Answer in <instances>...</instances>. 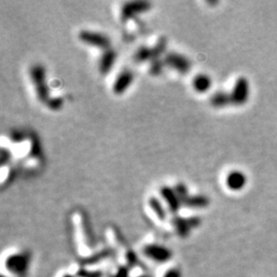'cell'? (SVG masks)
Instances as JSON below:
<instances>
[{"label": "cell", "instance_id": "cell-7", "mask_svg": "<svg viewBox=\"0 0 277 277\" xmlns=\"http://www.w3.org/2000/svg\"><path fill=\"white\" fill-rule=\"evenodd\" d=\"M160 196L164 201V205L171 212L176 213L180 209L182 201L174 188L162 187L160 190Z\"/></svg>", "mask_w": 277, "mask_h": 277}, {"label": "cell", "instance_id": "cell-2", "mask_svg": "<svg viewBox=\"0 0 277 277\" xmlns=\"http://www.w3.org/2000/svg\"><path fill=\"white\" fill-rule=\"evenodd\" d=\"M29 76L34 88V93L38 101L46 103L49 99L47 87L45 84V70L42 65H33L30 68Z\"/></svg>", "mask_w": 277, "mask_h": 277}, {"label": "cell", "instance_id": "cell-1", "mask_svg": "<svg viewBox=\"0 0 277 277\" xmlns=\"http://www.w3.org/2000/svg\"><path fill=\"white\" fill-rule=\"evenodd\" d=\"M165 46V38L162 36H158L152 41L150 45H143L138 47L134 52L133 60L136 63H144L147 61H152L154 59H159V56L164 51Z\"/></svg>", "mask_w": 277, "mask_h": 277}, {"label": "cell", "instance_id": "cell-14", "mask_svg": "<svg viewBox=\"0 0 277 277\" xmlns=\"http://www.w3.org/2000/svg\"><path fill=\"white\" fill-rule=\"evenodd\" d=\"M47 105V107L50 109V110H53V111H58L60 110L62 107H63V104H64V101L62 98L60 97H54V98H50L47 100V102L45 103Z\"/></svg>", "mask_w": 277, "mask_h": 277}, {"label": "cell", "instance_id": "cell-11", "mask_svg": "<svg viewBox=\"0 0 277 277\" xmlns=\"http://www.w3.org/2000/svg\"><path fill=\"white\" fill-rule=\"evenodd\" d=\"M227 186L232 190H239L245 183L244 176L239 172H232L228 175L226 180Z\"/></svg>", "mask_w": 277, "mask_h": 277}, {"label": "cell", "instance_id": "cell-16", "mask_svg": "<svg viewBox=\"0 0 277 277\" xmlns=\"http://www.w3.org/2000/svg\"><path fill=\"white\" fill-rule=\"evenodd\" d=\"M13 174H14V171L11 167L3 165V169H2V183H3V185H5V183L8 182V180L11 181Z\"/></svg>", "mask_w": 277, "mask_h": 277}, {"label": "cell", "instance_id": "cell-13", "mask_svg": "<svg viewBox=\"0 0 277 277\" xmlns=\"http://www.w3.org/2000/svg\"><path fill=\"white\" fill-rule=\"evenodd\" d=\"M163 65H164V63L160 59H154V60L150 61L149 73L152 75H158L162 70Z\"/></svg>", "mask_w": 277, "mask_h": 277}, {"label": "cell", "instance_id": "cell-3", "mask_svg": "<svg viewBox=\"0 0 277 277\" xmlns=\"http://www.w3.org/2000/svg\"><path fill=\"white\" fill-rule=\"evenodd\" d=\"M78 39L80 42L101 48L103 50H106L110 48L111 42L108 36L105 34H102L100 32H95V31H90V30H82L78 33Z\"/></svg>", "mask_w": 277, "mask_h": 277}, {"label": "cell", "instance_id": "cell-15", "mask_svg": "<svg viewBox=\"0 0 277 277\" xmlns=\"http://www.w3.org/2000/svg\"><path fill=\"white\" fill-rule=\"evenodd\" d=\"M228 102H230V99H228V97H226L224 94H217L212 98V104L214 106H224Z\"/></svg>", "mask_w": 277, "mask_h": 277}, {"label": "cell", "instance_id": "cell-9", "mask_svg": "<svg viewBox=\"0 0 277 277\" xmlns=\"http://www.w3.org/2000/svg\"><path fill=\"white\" fill-rule=\"evenodd\" d=\"M148 209L149 211L152 213V215L154 216V218H156L157 221H164L167 218V214H165V210L163 205L161 204V202L154 197H151L148 200Z\"/></svg>", "mask_w": 277, "mask_h": 277}, {"label": "cell", "instance_id": "cell-10", "mask_svg": "<svg viewBox=\"0 0 277 277\" xmlns=\"http://www.w3.org/2000/svg\"><path fill=\"white\" fill-rule=\"evenodd\" d=\"M182 203L185 204L187 207H193V209H200V207H204L209 203L206 197L201 195H187L183 198Z\"/></svg>", "mask_w": 277, "mask_h": 277}, {"label": "cell", "instance_id": "cell-8", "mask_svg": "<svg viewBox=\"0 0 277 277\" xmlns=\"http://www.w3.org/2000/svg\"><path fill=\"white\" fill-rule=\"evenodd\" d=\"M115 61H116V52L111 47L104 50L103 54L101 56L100 62H99V70H100V72L103 75L108 73L112 69Z\"/></svg>", "mask_w": 277, "mask_h": 277}, {"label": "cell", "instance_id": "cell-6", "mask_svg": "<svg viewBox=\"0 0 277 277\" xmlns=\"http://www.w3.org/2000/svg\"><path fill=\"white\" fill-rule=\"evenodd\" d=\"M133 80V73L127 69L121 71L113 82L112 92L115 95H122L129 88Z\"/></svg>", "mask_w": 277, "mask_h": 277}, {"label": "cell", "instance_id": "cell-5", "mask_svg": "<svg viewBox=\"0 0 277 277\" xmlns=\"http://www.w3.org/2000/svg\"><path fill=\"white\" fill-rule=\"evenodd\" d=\"M165 66L174 69L180 73H186L190 70V61L183 54L178 52H170L163 58Z\"/></svg>", "mask_w": 277, "mask_h": 277}, {"label": "cell", "instance_id": "cell-4", "mask_svg": "<svg viewBox=\"0 0 277 277\" xmlns=\"http://www.w3.org/2000/svg\"><path fill=\"white\" fill-rule=\"evenodd\" d=\"M151 8V4L146 2H130L122 5L120 12V20L122 23H126L127 21L134 19L136 15L145 13L149 11Z\"/></svg>", "mask_w": 277, "mask_h": 277}, {"label": "cell", "instance_id": "cell-12", "mask_svg": "<svg viewBox=\"0 0 277 277\" xmlns=\"http://www.w3.org/2000/svg\"><path fill=\"white\" fill-rule=\"evenodd\" d=\"M192 85H193V88L196 92L204 93L210 89L212 82H211V79L209 76L201 74V75H197L194 77Z\"/></svg>", "mask_w": 277, "mask_h": 277}]
</instances>
